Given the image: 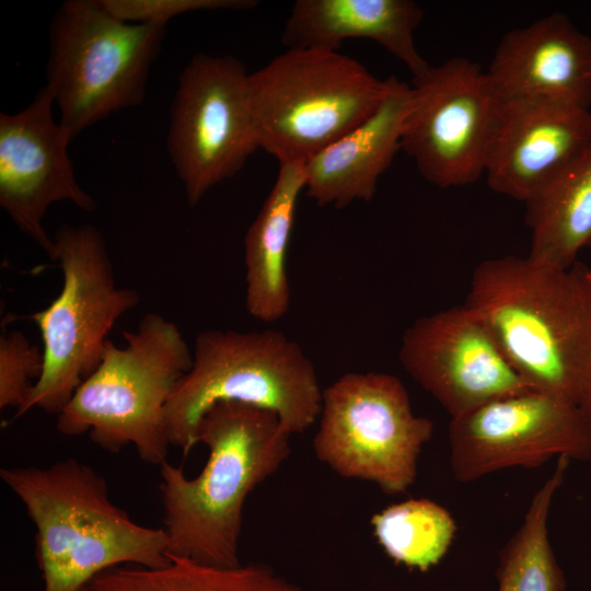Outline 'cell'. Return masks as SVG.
<instances>
[{"mask_svg":"<svg viewBox=\"0 0 591 591\" xmlns=\"http://www.w3.org/2000/svg\"><path fill=\"white\" fill-rule=\"evenodd\" d=\"M588 276L591 278V269L588 268Z\"/></svg>","mask_w":591,"mask_h":591,"instance_id":"cell-27","label":"cell"},{"mask_svg":"<svg viewBox=\"0 0 591 591\" xmlns=\"http://www.w3.org/2000/svg\"><path fill=\"white\" fill-rule=\"evenodd\" d=\"M398 358L451 418L532 390L510 366L484 320L466 304L416 320L403 334Z\"/></svg>","mask_w":591,"mask_h":591,"instance_id":"cell-13","label":"cell"},{"mask_svg":"<svg viewBox=\"0 0 591 591\" xmlns=\"http://www.w3.org/2000/svg\"><path fill=\"white\" fill-rule=\"evenodd\" d=\"M577 405L591 434V373L581 390Z\"/></svg>","mask_w":591,"mask_h":591,"instance_id":"cell-26","label":"cell"},{"mask_svg":"<svg viewBox=\"0 0 591 591\" xmlns=\"http://www.w3.org/2000/svg\"><path fill=\"white\" fill-rule=\"evenodd\" d=\"M487 74L498 100H534L589 109L591 37L563 13L507 32Z\"/></svg>","mask_w":591,"mask_h":591,"instance_id":"cell-16","label":"cell"},{"mask_svg":"<svg viewBox=\"0 0 591 591\" xmlns=\"http://www.w3.org/2000/svg\"><path fill=\"white\" fill-rule=\"evenodd\" d=\"M123 336L121 347L106 343L96 369L57 415V429L66 436L89 432L112 453L131 444L142 461L160 466L171 445L166 404L190 369L193 351L176 324L153 312Z\"/></svg>","mask_w":591,"mask_h":591,"instance_id":"cell-5","label":"cell"},{"mask_svg":"<svg viewBox=\"0 0 591 591\" xmlns=\"http://www.w3.org/2000/svg\"><path fill=\"white\" fill-rule=\"evenodd\" d=\"M3 483L36 528L43 591H80L120 565L163 567L171 560L164 529L134 522L108 496L105 479L77 459L48 467H4Z\"/></svg>","mask_w":591,"mask_h":591,"instance_id":"cell-3","label":"cell"},{"mask_svg":"<svg viewBox=\"0 0 591 591\" xmlns=\"http://www.w3.org/2000/svg\"><path fill=\"white\" fill-rule=\"evenodd\" d=\"M43 350L32 345L19 331L2 326L0 336V408L20 409L39 378Z\"/></svg>","mask_w":591,"mask_h":591,"instance_id":"cell-24","label":"cell"},{"mask_svg":"<svg viewBox=\"0 0 591 591\" xmlns=\"http://www.w3.org/2000/svg\"><path fill=\"white\" fill-rule=\"evenodd\" d=\"M422 18V9L412 0H297L281 42L287 49L338 50L345 39H371L417 79L430 66L415 45L414 34Z\"/></svg>","mask_w":591,"mask_h":591,"instance_id":"cell-18","label":"cell"},{"mask_svg":"<svg viewBox=\"0 0 591 591\" xmlns=\"http://www.w3.org/2000/svg\"><path fill=\"white\" fill-rule=\"evenodd\" d=\"M590 143L589 109L498 100L484 175L494 192L525 202Z\"/></svg>","mask_w":591,"mask_h":591,"instance_id":"cell-15","label":"cell"},{"mask_svg":"<svg viewBox=\"0 0 591 591\" xmlns=\"http://www.w3.org/2000/svg\"><path fill=\"white\" fill-rule=\"evenodd\" d=\"M389 91L376 111L304 163L305 190L318 206L336 209L370 201L378 181L402 150L410 84L387 78Z\"/></svg>","mask_w":591,"mask_h":591,"instance_id":"cell-17","label":"cell"},{"mask_svg":"<svg viewBox=\"0 0 591 591\" xmlns=\"http://www.w3.org/2000/svg\"><path fill=\"white\" fill-rule=\"evenodd\" d=\"M498 97L487 71L453 57L410 84L402 150L440 188L476 182L485 174Z\"/></svg>","mask_w":591,"mask_h":591,"instance_id":"cell-11","label":"cell"},{"mask_svg":"<svg viewBox=\"0 0 591 591\" xmlns=\"http://www.w3.org/2000/svg\"><path fill=\"white\" fill-rule=\"evenodd\" d=\"M371 525L391 559L422 572L444 557L457 530L451 513L426 498L393 503L373 514Z\"/></svg>","mask_w":591,"mask_h":591,"instance_id":"cell-23","label":"cell"},{"mask_svg":"<svg viewBox=\"0 0 591 591\" xmlns=\"http://www.w3.org/2000/svg\"><path fill=\"white\" fill-rule=\"evenodd\" d=\"M116 18L130 23L166 25L169 20L190 11L250 9L253 0H100Z\"/></svg>","mask_w":591,"mask_h":591,"instance_id":"cell-25","label":"cell"},{"mask_svg":"<svg viewBox=\"0 0 591 591\" xmlns=\"http://www.w3.org/2000/svg\"><path fill=\"white\" fill-rule=\"evenodd\" d=\"M291 436L271 410L240 402L211 406L197 429V443L209 450L201 472L187 478L182 467L160 465L169 556L240 566L244 502L287 460Z\"/></svg>","mask_w":591,"mask_h":591,"instance_id":"cell-1","label":"cell"},{"mask_svg":"<svg viewBox=\"0 0 591 591\" xmlns=\"http://www.w3.org/2000/svg\"><path fill=\"white\" fill-rule=\"evenodd\" d=\"M62 287L31 315L43 340V370L19 418L33 408L58 415L102 360L115 323L139 304L136 290L117 287L102 233L92 224L62 225L54 234Z\"/></svg>","mask_w":591,"mask_h":591,"instance_id":"cell-8","label":"cell"},{"mask_svg":"<svg viewBox=\"0 0 591 591\" xmlns=\"http://www.w3.org/2000/svg\"><path fill=\"white\" fill-rule=\"evenodd\" d=\"M450 465L457 482L510 467L533 468L553 456L591 460V434L577 404L528 390L451 418Z\"/></svg>","mask_w":591,"mask_h":591,"instance_id":"cell-12","label":"cell"},{"mask_svg":"<svg viewBox=\"0 0 591 591\" xmlns=\"http://www.w3.org/2000/svg\"><path fill=\"white\" fill-rule=\"evenodd\" d=\"M54 104L44 85L24 109L0 114V206L51 260L55 243L43 227L47 209L62 200L84 211L96 208L76 178L68 154L72 139L55 120Z\"/></svg>","mask_w":591,"mask_h":591,"instance_id":"cell-14","label":"cell"},{"mask_svg":"<svg viewBox=\"0 0 591 591\" xmlns=\"http://www.w3.org/2000/svg\"><path fill=\"white\" fill-rule=\"evenodd\" d=\"M259 149L305 163L371 116L389 82L338 50L290 48L250 73Z\"/></svg>","mask_w":591,"mask_h":591,"instance_id":"cell-6","label":"cell"},{"mask_svg":"<svg viewBox=\"0 0 591 591\" xmlns=\"http://www.w3.org/2000/svg\"><path fill=\"white\" fill-rule=\"evenodd\" d=\"M487 324L510 366L532 390L575 404L591 373L588 268L503 256L482 262L465 302Z\"/></svg>","mask_w":591,"mask_h":591,"instance_id":"cell-2","label":"cell"},{"mask_svg":"<svg viewBox=\"0 0 591 591\" xmlns=\"http://www.w3.org/2000/svg\"><path fill=\"white\" fill-rule=\"evenodd\" d=\"M80 591H301L268 565L233 568L171 557L163 567L120 565L94 576Z\"/></svg>","mask_w":591,"mask_h":591,"instance_id":"cell-21","label":"cell"},{"mask_svg":"<svg viewBox=\"0 0 591 591\" xmlns=\"http://www.w3.org/2000/svg\"><path fill=\"white\" fill-rule=\"evenodd\" d=\"M248 77L236 58L207 54L192 57L178 76L167 151L190 206L259 149Z\"/></svg>","mask_w":591,"mask_h":591,"instance_id":"cell-10","label":"cell"},{"mask_svg":"<svg viewBox=\"0 0 591 591\" xmlns=\"http://www.w3.org/2000/svg\"><path fill=\"white\" fill-rule=\"evenodd\" d=\"M316 457L338 475L376 484L385 494L405 493L433 424L414 414L396 376L350 372L323 391Z\"/></svg>","mask_w":591,"mask_h":591,"instance_id":"cell-9","label":"cell"},{"mask_svg":"<svg viewBox=\"0 0 591 591\" xmlns=\"http://www.w3.org/2000/svg\"><path fill=\"white\" fill-rule=\"evenodd\" d=\"M166 25L130 23L100 0H67L49 25L45 86L73 140L120 109L140 105Z\"/></svg>","mask_w":591,"mask_h":591,"instance_id":"cell-7","label":"cell"},{"mask_svg":"<svg viewBox=\"0 0 591 591\" xmlns=\"http://www.w3.org/2000/svg\"><path fill=\"white\" fill-rule=\"evenodd\" d=\"M322 395L314 364L283 333L205 329L166 404L169 441L186 455L202 416L219 402L271 410L291 434L302 433L318 418Z\"/></svg>","mask_w":591,"mask_h":591,"instance_id":"cell-4","label":"cell"},{"mask_svg":"<svg viewBox=\"0 0 591 591\" xmlns=\"http://www.w3.org/2000/svg\"><path fill=\"white\" fill-rule=\"evenodd\" d=\"M570 459L558 456L552 475L533 495L522 523L500 549L498 591H565V575L548 537V515Z\"/></svg>","mask_w":591,"mask_h":591,"instance_id":"cell-22","label":"cell"},{"mask_svg":"<svg viewBox=\"0 0 591 591\" xmlns=\"http://www.w3.org/2000/svg\"><path fill=\"white\" fill-rule=\"evenodd\" d=\"M304 189V163H279L276 181L245 234V305L251 316L265 323L280 320L290 305L287 254Z\"/></svg>","mask_w":591,"mask_h":591,"instance_id":"cell-19","label":"cell"},{"mask_svg":"<svg viewBox=\"0 0 591 591\" xmlns=\"http://www.w3.org/2000/svg\"><path fill=\"white\" fill-rule=\"evenodd\" d=\"M531 231L528 257L569 268L591 246V143L526 201Z\"/></svg>","mask_w":591,"mask_h":591,"instance_id":"cell-20","label":"cell"}]
</instances>
